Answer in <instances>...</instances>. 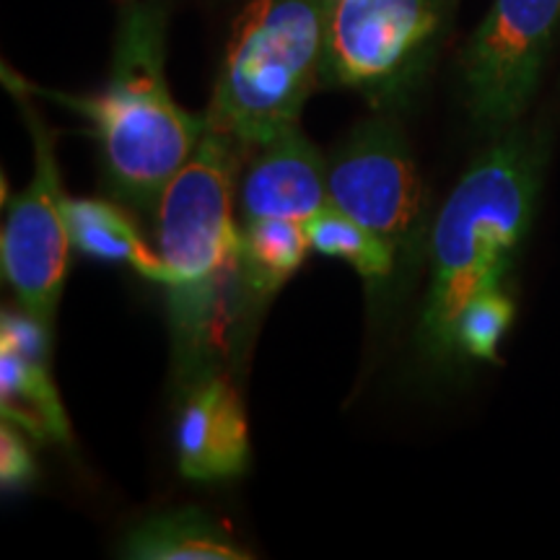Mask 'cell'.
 <instances>
[{"label":"cell","instance_id":"cell-7","mask_svg":"<svg viewBox=\"0 0 560 560\" xmlns=\"http://www.w3.org/2000/svg\"><path fill=\"white\" fill-rule=\"evenodd\" d=\"M560 30V0H493L462 52L470 117L501 136L529 107Z\"/></svg>","mask_w":560,"mask_h":560},{"label":"cell","instance_id":"cell-5","mask_svg":"<svg viewBox=\"0 0 560 560\" xmlns=\"http://www.w3.org/2000/svg\"><path fill=\"white\" fill-rule=\"evenodd\" d=\"M454 0H332L327 86L392 107L423 79Z\"/></svg>","mask_w":560,"mask_h":560},{"label":"cell","instance_id":"cell-9","mask_svg":"<svg viewBox=\"0 0 560 560\" xmlns=\"http://www.w3.org/2000/svg\"><path fill=\"white\" fill-rule=\"evenodd\" d=\"M330 206L327 156L304 136L301 125L244 149L236 210L242 223L257 219L310 221Z\"/></svg>","mask_w":560,"mask_h":560},{"label":"cell","instance_id":"cell-4","mask_svg":"<svg viewBox=\"0 0 560 560\" xmlns=\"http://www.w3.org/2000/svg\"><path fill=\"white\" fill-rule=\"evenodd\" d=\"M332 0H252L234 21L213 100L210 128L242 145L301 125L325 79Z\"/></svg>","mask_w":560,"mask_h":560},{"label":"cell","instance_id":"cell-2","mask_svg":"<svg viewBox=\"0 0 560 560\" xmlns=\"http://www.w3.org/2000/svg\"><path fill=\"white\" fill-rule=\"evenodd\" d=\"M545 153L520 130L501 132L462 174L429 240L431 289L420 317V350L433 363L457 353L465 306L503 283L535 219Z\"/></svg>","mask_w":560,"mask_h":560},{"label":"cell","instance_id":"cell-13","mask_svg":"<svg viewBox=\"0 0 560 560\" xmlns=\"http://www.w3.org/2000/svg\"><path fill=\"white\" fill-rule=\"evenodd\" d=\"M62 210H66L70 244L81 255L104 262H125L153 283H170L166 262L161 260L159 252H153L143 242L136 221L117 202L100 198H68L66 195Z\"/></svg>","mask_w":560,"mask_h":560},{"label":"cell","instance_id":"cell-6","mask_svg":"<svg viewBox=\"0 0 560 560\" xmlns=\"http://www.w3.org/2000/svg\"><path fill=\"white\" fill-rule=\"evenodd\" d=\"M327 192L330 206L389 244L397 262H418L425 190L397 117L382 112L348 132L327 159Z\"/></svg>","mask_w":560,"mask_h":560},{"label":"cell","instance_id":"cell-3","mask_svg":"<svg viewBox=\"0 0 560 560\" xmlns=\"http://www.w3.org/2000/svg\"><path fill=\"white\" fill-rule=\"evenodd\" d=\"M47 96L89 117L112 192L138 210L156 208L159 195L208 130V117L179 107L166 83V9L161 0H140L125 9L109 81L100 94L47 91Z\"/></svg>","mask_w":560,"mask_h":560},{"label":"cell","instance_id":"cell-15","mask_svg":"<svg viewBox=\"0 0 560 560\" xmlns=\"http://www.w3.org/2000/svg\"><path fill=\"white\" fill-rule=\"evenodd\" d=\"M306 231H310L312 249L346 260L369 283L384 285L400 265L389 244L335 206H325L314 213L306 221Z\"/></svg>","mask_w":560,"mask_h":560},{"label":"cell","instance_id":"cell-16","mask_svg":"<svg viewBox=\"0 0 560 560\" xmlns=\"http://www.w3.org/2000/svg\"><path fill=\"white\" fill-rule=\"evenodd\" d=\"M514 322V299L503 283L480 291L457 322V353L475 361H499V346Z\"/></svg>","mask_w":560,"mask_h":560},{"label":"cell","instance_id":"cell-17","mask_svg":"<svg viewBox=\"0 0 560 560\" xmlns=\"http://www.w3.org/2000/svg\"><path fill=\"white\" fill-rule=\"evenodd\" d=\"M34 475H37V465H34L30 444L19 433V425L3 420V429H0V482L5 490H21L32 486Z\"/></svg>","mask_w":560,"mask_h":560},{"label":"cell","instance_id":"cell-10","mask_svg":"<svg viewBox=\"0 0 560 560\" xmlns=\"http://www.w3.org/2000/svg\"><path fill=\"white\" fill-rule=\"evenodd\" d=\"M177 459L179 472L198 482L229 480L247 470V416L240 392L221 369L179 397Z\"/></svg>","mask_w":560,"mask_h":560},{"label":"cell","instance_id":"cell-14","mask_svg":"<svg viewBox=\"0 0 560 560\" xmlns=\"http://www.w3.org/2000/svg\"><path fill=\"white\" fill-rule=\"evenodd\" d=\"M312 249L306 221L257 219L242 223L240 291L265 304L283 289Z\"/></svg>","mask_w":560,"mask_h":560},{"label":"cell","instance_id":"cell-8","mask_svg":"<svg viewBox=\"0 0 560 560\" xmlns=\"http://www.w3.org/2000/svg\"><path fill=\"white\" fill-rule=\"evenodd\" d=\"M34 140V177L13 195L0 236L3 278L26 314L52 327L68 272L70 234L62 210V179L55 159V138L24 104Z\"/></svg>","mask_w":560,"mask_h":560},{"label":"cell","instance_id":"cell-1","mask_svg":"<svg viewBox=\"0 0 560 560\" xmlns=\"http://www.w3.org/2000/svg\"><path fill=\"white\" fill-rule=\"evenodd\" d=\"M244 149L210 128L156 202V244L170 268V325L177 397L219 371L229 283L240 285L236 182Z\"/></svg>","mask_w":560,"mask_h":560},{"label":"cell","instance_id":"cell-11","mask_svg":"<svg viewBox=\"0 0 560 560\" xmlns=\"http://www.w3.org/2000/svg\"><path fill=\"white\" fill-rule=\"evenodd\" d=\"M50 327L26 312L0 322V402L3 420L37 439L70 444V423L50 380Z\"/></svg>","mask_w":560,"mask_h":560},{"label":"cell","instance_id":"cell-12","mask_svg":"<svg viewBox=\"0 0 560 560\" xmlns=\"http://www.w3.org/2000/svg\"><path fill=\"white\" fill-rule=\"evenodd\" d=\"M120 556L132 560H249L229 529L198 506L156 511L145 516L120 542Z\"/></svg>","mask_w":560,"mask_h":560}]
</instances>
